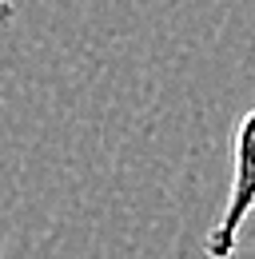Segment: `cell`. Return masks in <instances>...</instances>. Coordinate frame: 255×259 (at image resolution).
Segmentation results:
<instances>
[{
  "label": "cell",
  "instance_id": "cell-2",
  "mask_svg": "<svg viewBox=\"0 0 255 259\" xmlns=\"http://www.w3.org/2000/svg\"><path fill=\"white\" fill-rule=\"evenodd\" d=\"M12 8H16V0H0V24L12 16Z\"/></svg>",
  "mask_w": 255,
  "mask_h": 259
},
{
  "label": "cell",
  "instance_id": "cell-1",
  "mask_svg": "<svg viewBox=\"0 0 255 259\" xmlns=\"http://www.w3.org/2000/svg\"><path fill=\"white\" fill-rule=\"evenodd\" d=\"M255 211V104L247 116L239 120V128L231 136V188L223 203L220 220L211 224L203 239V255L207 259H235L239 251V231Z\"/></svg>",
  "mask_w": 255,
  "mask_h": 259
}]
</instances>
